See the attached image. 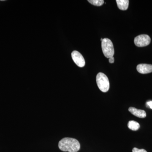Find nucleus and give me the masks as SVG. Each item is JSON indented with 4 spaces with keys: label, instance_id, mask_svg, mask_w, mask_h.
I'll use <instances>...</instances> for the list:
<instances>
[{
    "label": "nucleus",
    "instance_id": "nucleus-8",
    "mask_svg": "<svg viewBox=\"0 0 152 152\" xmlns=\"http://www.w3.org/2000/svg\"><path fill=\"white\" fill-rule=\"evenodd\" d=\"M116 3L118 7L122 10H127L129 5V1L128 0H117Z\"/></svg>",
    "mask_w": 152,
    "mask_h": 152
},
{
    "label": "nucleus",
    "instance_id": "nucleus-7",
    "mask_svg": "<svg viewBox=\"0 0 152 152\" xmlns=\"http://www.w3.org/2000/svg\"><path fill=\"white\" fill-rule=\"evenodd\" d=\"M129 111L132 114L140 118H145L146 116V113L143 110H139L133 107H130Z\"/></svg>",
    "mask_w": 152,
    "mask_h": 152
},
{
    "label": "nucleus",
    "instance_id": "nucleus-9",
    "mask_svg": "<svg viewBox=\"0 0 152 152\" xmlns=\"http://www.w3.org/2000/svg\"><path fill=\"white\" fill-rule=\"evenodd\" d=\"M128 126L130 129L133 131H137L140 129V125L138 123L134 121H130L129 122Z\"/></svg>",
    "mask_w": 152,
    "mask_h": 152
},
{
    "label": "nucleus",
    "instance_id": "nucleus-3",
    "mask_svg": "<svg viewBox=\"0 0 152 152\" xmlns=\"http://www.w3.org/2000/svg\"><path fill=\"white\" fill-rule=\"evenodd\" d=\"M102 48L104 55L106 58H109L113 57L114 48L112 41L107 38L104 39L102 42Z\"/></svg>",
    "mask_w": 152,
    "mask_h": 152
},
{
    "label": "nucleus",
    "instance_id": "nucleus-5",
    "mask_svg": "<svg viewBox=\"0 0 152 152\" xmlns=\"http://www.w3.org/2000/svg\"><path fill=\"white\" fill-rule=\"evenodd\" d=\"M72 57L74 62L80 67H83L86 64L84 58L80 53L77 51H74L72 53Z\"/></svg>",
    "mask_w": 152,
    "mask_h": 152
},
{
    "label": "nucleus",
    "instance_id": "nucleus-6",
    "mask_svg": "<svg viewBox=\"0 0 152 152\" xmlns=\"http://www.w3.org/2000/svg\"><path fill=\"white\" fill-rule=\"evenodd\" d=\"M137 69L141 74L150 73L152 72V65L148 64H140L137 66Z\"/></svg>",
    "mask_w": 152,
    "mask_h": 152
},
{
    "label": "nucleus",
    "instance_id": "nucleus-13",
    "mask_svg": "<svg viewBox=\"0 0 152 152\" xmlns=\"http://www.w3.org/2000/svg\"><path fill=\"white\" fill-rule=\"evenodd\" d=\"M109 62L111 63V64H113L115 61V59L113 57H111V58H109Z\"/></svg>",
    "mask_w": 152,
    "mask_h": 152
},
{
    "label": "nucleus",
    "instance_id": "nucleus-1",
    "mask_svg": "<svg viewBox=\"0 0 152 152\" xmlns=\"http://www.w3.org/2000/svg\"><path fill=\"white\" fill-rule=\"evenodd\" d=\"M58 147L64 152H77L80 148V145L77 140L72 138H64L60 141Z\"/></svg>",
    "mask_w": 152,
    "mask_h": 152
},
{
    "label": "nucleus",
    "instance_id": "nucleus-11",
    "mask_svg": "<svg viewBox=\"0 0 152 152\" xmlns=\"http://www.w3.org/2000/svg\"><path fill=\"white\" fill-rule=\"evenodd\" d=\"M133 152H147L146 150L143 149H139L137 148H134L133 149Z\"/></svg>",
    "mask_w": 152,
    "mask_h": 152
},
{
    "label": "nucleus",
    "instance_id": "nucleus-4",
    "mask_svg": "<svg viewBox=\"0 0 152 152\" xmlns=\"http://www.w3.org/2000/svg\"><path fill=\"white\" fill-rule=\"evenodd\" d=\"M151 39L148 35L142 34L135 38L134 42L137 47H144L148 45L151 42Z\"/></svg>",
    "mask_w": 152,
    "mask_h": 152
},
{
    "label": "nucleus",
    "instance_id": "nucleus-2",
    "mask_svg": "<svg viewBox=\"0 0 152 152\" xmlns=\"http://www.w3.org/2000/svg\"><path fill=\"white\" fill-rule=\"evenodd\" d=\"M97 84L99 89L103 92L105 93L110 88V82L107 77L103 73L97 74L96 78Z\"/></svg>",
    "mask_w": 152,
    "mask_h": 152
},
{
    "label": "nucleus",
    "instance_id": "nucleus-10",
    "mask_svg": "<svg viewBox=\"0 0 152 152\" xmlns=\"http://www.w3.org/2000/svg\"><path fill=\"white\" fill-rule=\"evenodd\" d=\"M88 1L93 5L96 6H101L104 4L103 0H88Z\"/></svg>",
    "mask_w": 152,
    "mask_h": 152
},
{
    "label": "nucleus",
    "instance_id": "nucleus-12",
    "mask_svg": "<svg viewBox=\"0 0 152 152\" xmlns=\"http://www.w3.org/2000/svg\"><path fill=\"white\" fill-rule=\"evenodd\" d=\"M147 107H149L151 109H152V101H148L146 103Z\"/></svg>",
    "mask_w": 152,
    "mask_h": 152
},
{
    "label": "nucleus",
    "instance_id": "nucleus-14",
    "mask_svg": "<svg viewBox=\"0 0 152 152\" xmlns=\"http://www.w3.org/2000/svg\"><path fill=\"white\" fill-rule=\"evenodd\" d=\"M103 39H102V38H101V41H102V42L103 41Z\"/></svg>",
    "mask_w": 152,
    "mask_h": 152
}]
</instances>
